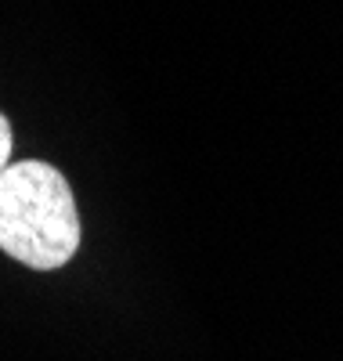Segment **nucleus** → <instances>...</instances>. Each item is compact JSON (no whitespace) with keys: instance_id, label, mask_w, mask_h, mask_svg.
<instances>
[{"instance_id":"f03ea898","label":"nucleus","mask_w":343,"mask_h":361,"mask_svg":"<svg viewBox=\"0 0 343 361\" xmlns=\"http://www.w3.org/2000/svg\"><path fill=\"white\" fill-rule=\"evenodd\" d=\"M11 163V123L8 116H0V170Z\"/></svg>"},{"instance_id":"f257e3e1","label":"nucleus","mask_w":343,"mask_h":361,"mask_svg":"<svg viewBox=\"0 0 343 361\" xmlns=\"http://www.w3.org/2000/svg\"><path fill=\"white\" fill-rule=\"evenodd\" d=\"M80 250L69 180L51 163L22 159L0 170V253L33 271L66 267Z\"/></svg>"}]
</instances>
